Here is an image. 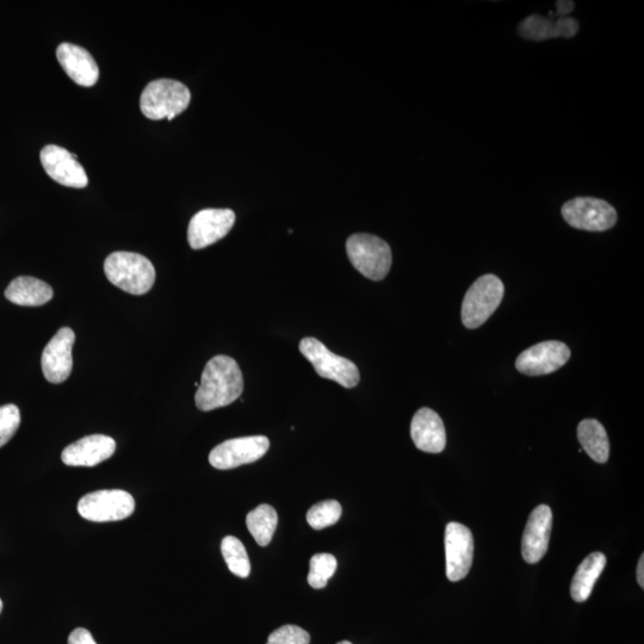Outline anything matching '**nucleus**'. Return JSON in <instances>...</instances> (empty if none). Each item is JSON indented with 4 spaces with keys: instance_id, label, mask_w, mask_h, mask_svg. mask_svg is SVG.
I'll use <instances>...</instances> for the list:
<instances>
[{
    "instance_id": "1",
    "label": "nucleus",
    "mask_w": 644,
    "mask_h": 644,
    "mask_svg": "<svg viewBox=\"0 0 644 644\" xmlns=\"http://www.w3.org/2000/svg\"><path fill=\"white\" fill-rule=\"evenodd\" d=\"M244 392V377L237 362L228 356H216L204 368L195 402L198 410L209 412L226 407Z\"/></svg>"
},
{
    "instance_id": "2",
    "label": "nucleus",
    "mask_w": 644,
    "mask_h": 644,
    "mask_svg": "<svg viewBox=\"0 0 644 644\" xmlns=\"http://www.w3.org/2000/svg\"><path fill=\"white\" fill-rule=\"evenodd\" d=\"M104 272L110 283L132 295L148 293L156 282L151 260L133 252H114L105 259Z\"/></svg>"
},
{
    "instance_id": "3",
    "label": "nucleus",
    "mask_w": 644,
    "mask_h": 644,
    "mask_svg": "<svg viewBox=\"0 0 644 644\" xmlns=\"http://www.w3.org/2000/svg\"><path fill=\"white\" fill-rule=\"evenodd\" d=\"M190 90L181 82L172 79L153 80L140 97V108L147 119L172 121L188 109Z\"/></svg>"
},
{
    "instance_id": "4",
    "label": "nucleus",
    "mask_w": 644,
    "mask_h": 644,
    "mask_svg": "<svg viewBox=\"0 0 644 644\" xmlns=\"http://www.w3.org/2000/svg\"><path fill=\"white\" fill-rule=\"evenodd\" d=\"M346 251L355 269L371 281H382L392 268V250L385 240L375 235H351Z\"/></svg>"
},
{
    "instance_id": "5",
    "label": "nucleus",
    "mask_w": 644,
    "mask_h": 644,
    "mask_svg": "<svg viewBox=\"0 0 644 644\" xmlns=\"http://www.w3.org/2000/svg\"><path fill=\"white\" fill-rule=\"evenodd\" d=\"M505 287L500 278L485 275L475 281L462 303L463 325L475 330L485 324L504 299Z\"/></svg>"
},
{
    "instance_id": "6",
    "label": "nucleus",
    "mask_w": 644,
    "mask_h": 644,
    "mask_svg": "<svg viewBox=\"0 0 644 644\" xmlns=\"http://www.w3.org/2000/svg\"><path fill=\"white\" fill-rule=\"evenodd\" d=\"M300 351L322 379L332 380L344 388H354L361 380L357 365L350 359L334 355L320 340L305 338L301 340Z\"/></svg>"
},
{
    "instance_id": "7",
    "label": "nucleus",
    "mask_w": 644,
    "mask_h": 644,
    "mask_svg": "<svg viewBox=\"0 0 644 644\" xmlns=\"http://www.w3.org/2000/svg\"><path fill=\"white\" fill-rule=\"evenodd\" d=\"M134 511V498L122 489L89 493L78 503L79 515L95 523L119 522L132 516Z\"/></svg>"
},
{
    "instance_id": "8",
    "label": "nucleus",
    "mask_w": 644,
    "mask_h": 644,
    "mask_svg": "<svg viewBox=\"0 0 644 644\" xmlns=\"http://www.w3.org/2000/svg\"><path fill=\"white\" fill-rule=\"evenodd\" d=\"M562 216L569 226L588 232L615 227L618 215L610 203L594 197H577L563 204Z\"/></svg>"
},
{
    "instance_id": "9",
    "label": "nucleus",
    "mask_w": 644,
    "mask_h": 644,
    "mask_svg": "<svg viewBox=\"0 0 644 644\" xmlns=\"http://www.w3.org/2000/svg\"><path fill=\"white\" fill-rule=\"evenodd\" d=\"M269 448L270 442L265 436L229 439L210 452L209 462L216 469H234L260 460Z\"/></svg>"
},
{
    "instance_id": "10",
    "label": "nucleus",
    "mask_w": 644,
    "mask_h": 644,
    "mask_svg": "<svg viewBox=\"0 0 644 644\" xmlns=\"http://www.w3.org/2000/svg\"><path fill=\"white\" fill-rule=\"evenodd\" d=\"M235 213L231 209H204L194 215L188 228L191 249L202 250L218 243L231 232Z\"/></svg>"
},
{
    "instance_id": "11",
    "label": "nucleus",
    "mask_w": 644,
    "mask_h": 644,
    "mask_svg": "<svg viewBox=\"0 0 644 644\" xmlns=\"http://www.w3.org/2000/svg\"><path fill=\"white\" fill-rule=\"evenodd\" d=\"M445 556H447V578L452 582L466 578L474 559V537L467 526L455 522L447 525Z\"/></svg>"
},
{
    "instance_id": "12",
    "label": "nucleus",
    "mask_w": 644,
    "mask_h": 644,
    "mask_svg": "<svg viewBox=\"0 0 644 644\" xmlns=\"http://www.w3.org/2000/svg\"><path fill=\"white\" fill-rule=\"evenodd\" d=\"M571 358V350L566 344L550 340L526 349L519 355L516 368L526 376H542L555 373Z\"/></svg>"
},
{
    "instance_id": "13",
    "label": "nucleus",
    "mask_w": 644,
    "mask_h": 644,
    "mask_svg": "<svg viewBox=\"0 0 644 644\" xmlns=\"http://www.w3.org/2000/svg\"><path fill=\"white\" fill-rule=\"evenodd\" d=\"M40 159L43 169L53 181L67 188L88 187L89 178L79 163L77 154H72L63 147L48 145L42 148Z\"/></svg>"
},
{
    "instance_id": "14",
    "label": "nucleus",
    "mask_w": 644,
    "mask_h": 644,
    "mask_svg": "<svg viewBox=\"0 0 644 644\" xmlns=\"http://www.w3.org/2000/svg\"><path fill=\"white\" fill-rule=\"evenodd\" d=\"M74 340H76V334L71 328L63 327L43 350L41 359L43 375L53 385L65 382L72 373Z\"/></svg>"
},
{
    "instance_id": "15",
    "label": "nucleus",
    "mask_w": 644,
    "mask_h": 644,
    "mask_svg": "<svg viewBox=\"0 0 644 644\" xmlns=\"http://www.w3.org/2000/svg\"><path fill=\"white\" fill-rule=\"evenodd\" d=\"M553 530V512L547 505H540L532 511L524 530L522 555L530 565L540 562L547 554Z\"/></svg>"
},
{
    "instance_id": "16",
    "label": "nucleus",
    "mask_w": 644,
    "mask_h": 644,
    "mask_svg": "<svg viewBox=\"0 0 644 644\" xmlns=\"http://www.w3.org/2000/svg\"><path fill=\"white\" fill-rule=\"evenodd\" d=\"M116 442L104 435H92L68 445L61 460L68 467H95L115 454Z\"/></svg>"
},
{
    "instance_id": "17",
    "label": "nucleus",
    "mask_w": 644,
    "mask_h": 644,
    "mask_svg": "<svg viewBox=\"0 0 644 644\" xmlns=\"http://www.w3.org/2000/svg\"><path fill=\"white\" fill-rule=\"evenodd\" d=\"M57 58L74 83L84 88H91L98 82V65L85 48L72 43H61L57 49Z\"/></svg>"
},
{
    "instance_id": "18",
    "label": "nucleus",
    "mask_w": 644,
    "mask_h": 644,
    "mask_svg": "<svg viewBox=\"0 0 644 644\" xmlns=\"http://www.w3.org/2000/svg\"><path fill=\"white\" fill-rule=\"evenodd\" d=\"M411 436L416 447L429 454H439L447 445V432L443 420L431 408H420L414 414Z\"/></svg>"
},
{
    "instance_id": "19",
    "label": "nucleus",
    "mask_w": 644,
    "mask_h": 644,
    "mask_svg": "<svg viewBox=\"0 0 644 644\" xmlns=\"http://www.w3.org/2000/svg\"><path fill=\"white\" fill-rule=\"evenodd\" d=\"M579 22L572 17H559L556 21L540 15H531L520 23L518 33L526 40L544 41L557 37H573L577 35Z\"/></svg>"
},
{
    "instance_id": "20",
    "label": "nucleus",
    "mask_w": 644,
    "mask_h": 644,
    "mask_svg": "<svg viewBox=\"0 0 644 644\" xmlns=\"http://www.w3.org/2000/svg\"><path fill=\"white\" fill-rule=\"evenodd\" d=\"M54 296L49 284L39 278L21 276L15 278L5 290V297L15 305L23 307H39L46 305Z\"/></svg>"
},
{
    "instance_id": "21",
    "label": "nucleus",
    "mask_w": 644,
    "mask_h": 644,
    "mask_svg": "<svg viewBox=\"0 0 644 644\" xmlns=\"http://www.w3.org/2000/svg\"><path fill=\"white\" fill-rule=\"evenodd\" d=\"M605 566L606 557L602 553H592L581 562L571 586V594L575 602L584 603L590 598L594 585L602 575Z\"/></svg>"
},
{
    "instance_id": "22",
    "label": "nucleus",
    "mask_w": 644,
    "mask_h": 644,
    "mask_svg": "<svg viewBox=\"0 0 644 644\" xmlns=\"http://www.w3.org/2000/svg\"><path fill=\"white\" fill-rule=\"evenodd\" d=\"M578 438L582 449L597 463L608 462L610 442L604 426L596 419L582 420L578 427Z\"/></svg>"
},
{
    "instance_id": "23",
    "label": "nucleus",
    "mask_w": 644,
    "mask_h": 644,
    "mask_svg": "<svg viewBox=\"0 0 644 644\" xmlns=\"http://www.w3.org/2000/svg\"><path fill=\"white\" fill-rule=\"evenodd\" d=\"M278 516L274 507L263 504L246 517L247 529L260 547L269 546L277 528Z\"/></svg>"
},
{
    "instance_id": "24",
    "label": "nucleus",
    "mask_w": 644,
    "mask_h": 644,
    "mask_svg": "<svg viewBox=\"0 0 644 644\" xmlns=\"http://www.w3.org/2000/svg\"><path fill=\"white\" fill-rule=\"evenodd\" d=\"M221 553L227 563L229 571L239 578H249L251 562L244 544L237 537L227 536L221 543Z\"/></svg>"
},
{
    "instance_id": "25",
    "label": "nucleus",
    "mask_w": 644,
    "mask_h": 644,
    "mask_svg": "<svg viewBox=\"0 0 644 644\" xmlns=\"http://www.w3.org/2000/svg\"><path fill=\"white\" fill-rule=\"evenodd\" d=\"M338 562L331 554H317L311 559V569L308 574V584L314 590H322L327 586L334 573L337 571Z\"/></svg>"
},
{
    "instance_id": "26",
    "label": "nucleus",
    "mask_w": 644,
    "mask_h": 644,
    "mask_svg": "<svg viewBox=\"0 0 644 644\" xmlns=\"http://www.w3.org/2000/svg\"><path fill=\"white\" fill-rule=\"evenodd\" d=\"M342 505L337 500L322 501L309 509L307 522L314 530H322L332 526L342 517Z\"/></svg>"
},
{
    "instance_id": "27",
    "label": "nucleus",
    "mask_w": 644,
    "mask_h": 644,
    "mask_svg": "<svg viewBox=\"0 0 644 644\" xmlns=\"http://www.w3.org/2000/svg\"><path fill=\"white\" fill-rule=\"evenodd\" d=\"M21 412L16 405L0 407V448H3L20 427Z\"/></svg>"
},
{
    "instance_id": "28",
    "label": "nucleus",
    "mask_w": 644,
    "mask_h": 644,
    "mask_svg": "<svg viewBox=\"0 0 644 644\" xmlns=\"http://www.w3.org/2000/svg\"><path fill=\"white\" fill-rule=\"evenodd\" d=\"M311 635L296 625H284L269 636L266 644H309Z\"/></svg>"
},
{
    "instance_id": "29",
    "label": "nucleus",
    "mask_w": 644,
    "mask_h": 644,
    "mask_svg": "<svg viewBox=\"0 0 644 644\" xmlns=\"http://www.w3.org/2000/svg\"><path fill=\"white\" fill-rule=\"evenodd\" d=\"M68 644H97L89 630L77 628L68 637Z\"/></svg>"
},
{
    "instance_id": "30",
    "label": "nucleus",
    "mask_w": 644,
    "mask_h": 644,
    "mask_svg": "<svg viewBox=\"0 0 644 644\" xmlns=\"http://www.w3.org/2000/svg\"><path fill=\"white\" fill-rule=\"evenodd\" d=\"M574 8H575V4L573 2H557L556 3L557 16L567 17V15L571 14Z\"/></svg>"
},
{
    "instance_id": "31",
    "label": "nucleus",
    "mask_w": 644,
    "mask_h": 644,
    "mask_svg": "<svg viewBox=\"0 0 644 644\" xmlns=\"http://www.w3.org/2000/svg\"><path fill=\"white\" fill-rule=\"evenodd\" d=\"M637 582L642 588L644 587V555L641 556L639 566H637Z\"/></svg>"
},
{
    "instance_id": "32",
    "label": "nucleus",
    "mask_w": 644,
    "mask_h": 644,
    "mask_svg": "<svg viewBox=\"0 0 644 644\" xmlns=\"http://www.w3.org/2000/svg\"><path fill=\"white\" fill-rule=\"evenodd\" d=\"M2 610H3V602H2V599H0V613H2Z\"/></svg>"
},
{
    "instance_id": "33",
    "label": "nucleus",
    "mask_w": 644,
    "mask_h": 644,
    "mask_svg": "<svg viewBox=\"0 0 644 644\" xmlns=\"http://www.w3.org/2000/svg\"><path fill=\"white\" fill-rule=\"evenodd\" d=\"M337 644H352V643H351V642H349V641H342V642H339V643H337Z\"/></svg>"
}]
</instances>
